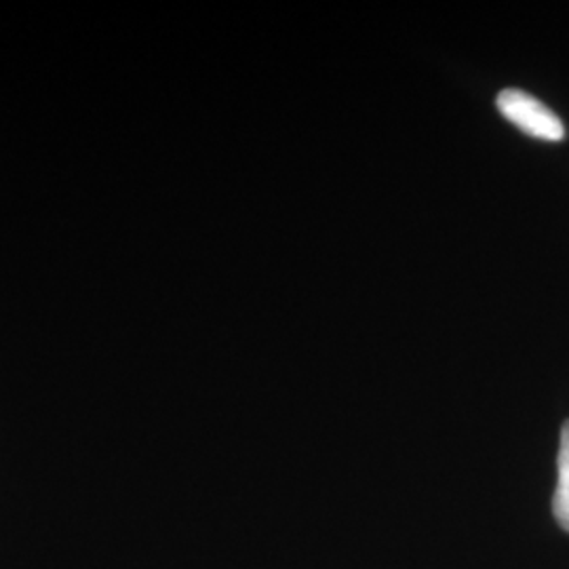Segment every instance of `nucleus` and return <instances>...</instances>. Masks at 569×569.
I'll return each mask as SVG.
<instances>
[{
  "mask_svg": "<svg viewBox=\"0 0 569 569\" xmlns=\"http://www.w3.org/2000/svg\"><path fill=\"white\" fill-rule=\"evenodd\" d=\"M496 106L505 119L536 140L561 142L566 138V127L547 103L536 100L521 89L500 91Z\"/></svg>",
  "mask_w": 569,
  "mask_h": 569,
  "instance_id": "1",
  "label": "nucleus"
},
{
  "mask_svg": "<svg viewBox=\"0 0 569 569\" xmlns=\"http://www.w3.org/2000/svg\"><path fill=\"white\" fill-rule=\"evenodd\" d=\"M559 481L552 496V515L561 528L569 531V420L561 428V446H559Z\"/></svg>",
  "mask_w": 569,
  "mask_h": 569,
  "instance_id": "2",
  "label": "nucleus"
}]
</instances>
